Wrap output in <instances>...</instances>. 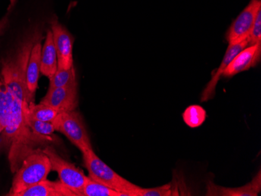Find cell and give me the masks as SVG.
<instances>
[{"mask_svg":"<svg viewBox=\"0 0 261 196\" xmlns=\"http://www.w3.org/2000/svg\"><path fill=\"white\" fill-rule=\"evenodd\" d=\"M248 42L249 45H261V10L256 14Z\"/></svg>","mask_w":261,"mask_h":196,"instance_id":"cell-21","label":"cell"},{"mask_svg":"<svg viewBox=\"0 0 261 196\" xmlns=\"http://www.w3.org/2000/svg\"><path fill=\"white\" fill-rule=\"evenodd\" d=\"M12 145V140L10 136L3 131L0 133V153H2L4 150L7 149H10Z\"/></svg>","mask_w":261,"mask_h":196,"instance_id":"cell-23","label":"cell"},{"mask_svg":"<svg viewBox=\"0 0 261 196\" xmlns=\"http://www.w3.org/2000/svg\"><path fill=\"white\" fill-rule=\"evenodd\" d=\"M17 196H76L71 190L65 186L61 181H51L48 180L23 190Z\"/></svg>","mask_w":261,"mask_h":196,"instance_id":"cell-12","label":"cell"},{"mask_svg":"<svg viewBox=\"0 0 261 196\" xmlns=\"http://www.w3.org/2000/svg\"><path fill=\"white\" fill-rule=\"evenodd\" d=\"M58 69L57 50L54 45L52 31L47 32L41 55V73L50 78Z\"/></svg>","mask_w":261,"mask_h":196,"instance_id":"cell-15","label":"cell"},{"mask_svg":"<svg viewBox=\"0 0 261 196\" xmlns=\"http://www.w3.org/2000/svg\"><path fill=\"white\" fill-rule=\"evenodd\" d=\"M52 171L50 160L42 149H35L22 161L15 172L8 195L17 196L23 190L46 180Z\"/></svg>","mask_w":261,"mask_h":196,"instance_id":"cell-3","label":"cell"},{"mask_svg":"<svg viewBox=\"0 0 261 196\" xmlns=\"http://www.w3.org/2000/svg\"><path fill=\"white\" fill-rule=\"evenodd\" d=\"M260 10V0H250V4L240 13L227 32L226 39L229 45L240 43L248 39L256 14Z\"/></svg>","mask_w":261,"mask_h":196,"instance_id":"cell-7","label":"cell"},{"mask_svg":"<svg viewBox=\"0 0 261 196\" xmlns=\"http://www.w3.org/2000/svg\"><path fill=\"white\" fill-rule=\"evenodd\" d=\"M183 120L189 127L198 128L202 125L206 118V112L202 106L193 105L189 106L183 113Z\"/></svg>","mask_w":261,"mask_h":196,"instance_id":"cell-16","label":"cell"},{"mask_svg":"<svg viewBox=\"0 0 261 196\" xmlns=\"http://www.w3.org/2000/svg\"><path fill=\"white\" fill-rule=\"evenodd\" d=\"M76 81L75 69H57V72L49 78V89L64 87Z\"/></svg>","mask_w":261,"mask_h":196,"instance_id":"cell-17","label":"cell"},{"mask_svg":"<svg viewBox=\"0 0 261 196\" xmlns=\"http://www.w3.org/2000/svg\"><path fill=\"white\" fill-rule=\"evenodd\" d=\"M10 8H12V7H14V6L15 5L16 2H17V0H10Z\"/></svg>","mask_w":261,"mask_h":196,"instance_id":"cell-25","label":"cell"},{"mask_svg":"<svg viewBox=\"0 0 261 196\" xmlns=\"http://www.w3.org/2000/svg\"><path fill=\"white\" fill-rule=\"evenodd\" d=\"M42 151L50 160L52 170L58 174L60 181L71 190L76 196H82V191L89 180V177L73 163H69L68 161L61 157L51 146H46Z\"/></svg>","mask_w":261,"mask_h":196,"instance_id":"cell-6","label":"cell"},{"mask_svg":"<svg viewBox=\"0 0 261 196\" xmlns=\"http://www.w3.org/2000/svg\"><path fill=\"white\" fill-rule=\"evenodd\" d=\"M7 23H8V17L6 16V17L3 18L2 20L0 21V34H2L3 32H4V30H5Z\"/></svg>","mask_w":261,"mask_h":196,"instance_id":"cell-24","label":"cell"},{"mask_svg":"<svg viewBox=\"0 0 261 196\" xmlns=\"http://www.w3.org/2000/svg\"><path fill=\"white\" fill-rule=\"evenodd\" d=\"M249 46V42L248 39L240 42V43L234 44V45H228V49H227L226 52L224 54V58H223L222 62H221L220 67L217 69L214 75L211 77V80H210L206 89L203 90L201 96V101L205 102L208 101L209 99H212L215 95V90H216V86L219 81L220 78L221 76L224 74L225 69L228 67V64L231 62L233 58L236 57L240 51L243 50L245 48Z\"/></svg>","mask_w":261,"mask_h":196,"instance_id":"cell-11","label":"cell"},{"mask_svg":"<svg viewBox=\"0 0 261 196\" xmlns=\"http://www.w3.org/2000/svg\"><path fill=\"white\" fill-rule=\"evenodd\" d=\"M41 39L37 41L32 48V52L29 57V64H28L27 72H26L27 87L29 94L32 99L38 88L39 74L41 72V55H42V48Z\"/></svg>","mask_w":261,"mask_h":196,"instance_id":"cell-14","label":"cell"},{"mask_svg":"<svg viewBox=\"0 0 261 196\" xmlns=\"http://www.w3.org/2000/svg\"><path fill=\"white\" fill-rule=\"evenodd\" d=\"M260 172L259 171L257 176L255 177L251 182L240 188H223L214 183H210L206 194L207 195L256 196L260 191Z\"/></svg>","mask_w":261,"mask_h":196,"instance_id":"cell-13","label":"cell"},{"mask_svg":"<svg viewBox=\"0 0 261 196\" xmlns=\"http://www.w3.org/2000/svg\"><path fill=\"white\" fill-rule=\"evenodd\" d=\"M82 196H121V194L100 183L93 181L89 177V180L82 191Z\"/></svg>","mask_w":261,"mask_h":196,"instance_id":"cell-19","label":"cell"},{"mask_svg":"<svg viewBox=\"0 0 261 196\" xmlns=\"http://www.w3.org/2000/svg\"><path fill=\"white\" fill-rule=\"evenodd\" d=\"M51 31L54 45L57 50L58 69H70L74 66L73 62V45L74 39L71 34L59 23L57 19L51 21Z\"/></svg>","mask_w":261,"mask_h":196,"instance_id":"cell-8","label":"cell"},{"mask_svg":"<svg viewBox=\"0 0 261 196\" xmlns=\"http://www.w3.org/2000/svg\"><path fill=\"white\" fill-rule=\"evenodd\" d=\"M260 57L261 45H249L233 58L223 75L224 77H232L247 71L259 62Z\"/></svg>","mask_w":261,"mask_h":196,"instance_id":"cell-10","label":"cell"},{"mask_svg":"<svg viewBox=\"0 0 261 196\" xmlns=\"http://www.w3.org/2000/svg\"><path fill=\"white\" fill-rule=\"evenodd\" d=\"M29 112L35 119L45 122H53L59 114L58 111L50 106L42 103L35 104L33 102L29 103Z\"/></svg>","mask_w":261,"mask_h":196,"instance_id":"cell-18","label":"cell"},{"mask_svg":"<svg viewBox=\"0 0 261 196\" xmlns=\"http://www.w3.org/2000/svg\"><path fill=\"white\" fill-rule=\"evenodd\" d=\"M52 123L56 131L64 134L82 153L93 149L84 121L77 111L59 113Z\"/></svg>","mask_w":261,"mask_h":196,"instance_id":"cell-5","label":"cell"},{"mask_svg":"<svg viewBox=\"0 0 261 196\" xmlns=\"http://www.w3.org/2000/svg\"><path fill=\"white\" fill-rule=\"evenodd\" d=\"M82 153L85 167L91 179L118 191L121 196H139L141 187L117 175L94 153L93 149Z\"/></svg>","mask_w":261,"mask_h":196,"instance_id":"cell-4","label":"cell"},{"mask_svg":"<svg viewBox=\"0 0 261 196\" xmlns=\"http://www.w3.org/2000/svg\"><path fill=\"white\" fill-rule=\"evenodd\" d=\"M28 109L29 107L13 95L0 77V123L12 140L9 161L10 169L14 173L28 155L51 140L49 137L38 135L31 130L26 121Z\"/></svg>","mask_w":261,"mask_h":196,"instance_id":"cell-1","label":"cell"},{"mask_svg":"<svg viewBox=\"0 0 261 196\" xmlns=\"http://www.w3.org/2000/svg\"><path fill=\"white\" fill-rule=\"evenodd\" d=\"M4 126L2 125V124L0 123V133L2 132L3 131H4Z\"/></svg>","mask_w":261,"mask_h":196,"instance_id":"cell-26","label":"cell"},{"mask_svg":"<svg viewBox=\"0 0 261 196\" xmlns=\"http://www.w3.org/2000/svg\"><path fill=\"white\" fill-rule=\"evenodd\" d=\"M172 194V188L170 184H165L158 188H141L139 192V196H170Z\"/></svg>","mask_w":261,"mask_h":196,"instance_id":"cell-22","label":"cell"},{"mask_svg":"<svg viewBox=\"0 0 261 196\" xmlns=\"http://www.w3.org/2000/svg\"><path fill=\"white\" fill-rule=\"evenodd\" d=\"M40 103L50 106L59 113L75 110L77 106V81L64 87L49 89Z\"/></svg>","mask_w":261,"mask_h":196,"instance_id":"cell-9","label":"cell"},{"mask_svg":"<svg viewBox=\"0 0 261 196\" xmlns=\"http://www.w3.org/2000/svg\"><path fill=\"white\" fill-rule=\"evenodd\" d=\"M25 117L29 128L35 134L49 137L56 131L52 122H45V121L35 119L29 114V109L25 112Z\"/></svg>","mask_w":261,"mask_h":196,"instance_id":"cell-20","label":"cell"},{"mask_svg":"<svg viewBox=\"0 0 261 196\" xmlns=\"http://www.w3.org/2000/svg\"><path fill=\"white\" fill-rule=\"evenodd\" d=\"M42 39L39 32H35L20 44L16 50L2 61L1 78L14 96L29 107L33 99L29 94L26 82V72L32 48Z\"/></svg>","mask_w":261,"mask_h":196,"instance_id":"cell-2","label":"cell"}]
</instances>
